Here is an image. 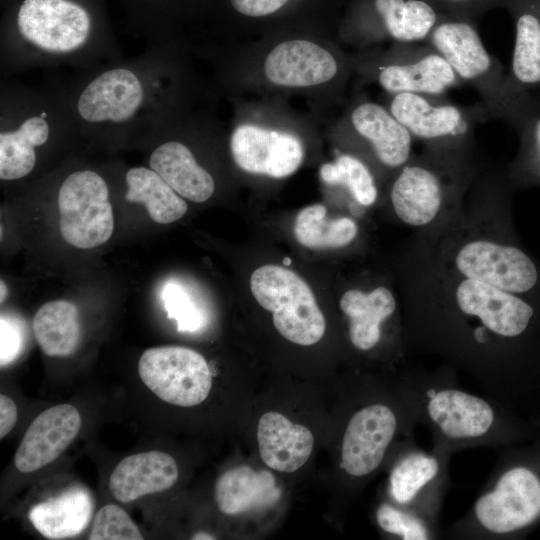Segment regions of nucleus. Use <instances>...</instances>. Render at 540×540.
Instances as JSON below:
<instances>
[{"mask_svg": "<svg viewBox=\"0 0 540 540\" xmlns=\"http://www.w3.org/2000/svg\"><path fill=\"white\" fill-rule=\"evenodd\" d=\"M267 79L282 87H310L329 82L339 72L335 57L307 40H289L275 46L264 63Z\"/></svg>", "mask_w": 540, "mask_h": 540, "instance_id": "obj_20", "label": "nucleus"}, {"mask_svg": "<svg viewBox=\"0 0 540 540\" xmlns=\"http://www.w3.org/2000/svg\"><path fill=\"white\" fill-rule=\"evenodd\" d=\"M293 231L304 247L326 250L351 245L358 237L359 226L348 216L328 218L324 205L313 204L298 212Z\"/></svg>", "mask_w": 540, "mask_h": 540, "instance_id": "obj_29", "label": "nucleus"}, {"mask_svg": "<svg viewBox=\"0 0 540 540\" xmlns=\"http://www.w3.org/2000/svg\"><path fill=\"white\" fill-rule=\"evenodd\" d=\"M483 163L477 148L424 147L393 176L392 212L414 232L432 228L461 206Z\"/></svg>", "mask_w": 540, "mask_h": 540, "instance_id": "obj_5", "label": "nucleus"}, {"mask_svg": "<svg viewBox=\"0 0 540 540\" xmlns=\"http://www.w3.org/2000/svg\"><path fill=\"white\" fill-rule=\"evenodd\" d=\"M0 341V364L4 367L18 357L22 347V333L20 327L3 314L0 319Z\"/></svg>", "mask_w": 540, "mask_h": 540, "instance_id": "obj_36", "label": "nucleus"}, {"mask_svg": "<svg viewBox=\"0 0 540 540\" xmlns=\"http://www.w3.org/2000/svg\"><path fill=\"white\" fill-rule=\"evenodd\" d=\"M82 425L78 409L59 404L41 412L27 428L14 456L22 473L41 469L57 459L78 435Z\"/></svg>", "mask_w": 540, "mask_h": 540, "instance_id": "obj_17", "label": "nucleus"}, {"mask_svg": "<svg viewBox=\"0 0 540 540\" xmlns=\"http://www.w3.org/2000/svg\"><path fill=\"white\" fill-rule=\"evenodd\" d=\"M145 386L158 398L179 407L202 403L212 387L206 359L183 346H160L145 350L138 362Z\"/></svg>", "mask_w": 540, "mask_h": 540, "instance_id": "obj_13", "label": "nucleus"}, {"mask_svg": "<svg viewBox=\"0 0 540 540\" xmlns=\"http://www.w3.org/2000/svg\"><path fill=\"white\" fill-rule=\"evenodd\" d=\"M148 163L181 197L192 202L203 203L215 191L212 175L198 163L188 145L180 140L156 142Z\"/></svg>", "mask_w": 540, "mask_h": 540, "instance_id": "obj_22", "label": "nucleus"}, {"mask_svg": "<svg viewBox=\"0 0 540 540\" xmlns=\"http://www.w3.org/2000/svg\"><path fill=\"white\" fill-rule=\"evenodd\" d=\"M90 540H142L138 526L128 513L115 504L104 505L93 519Z\"/></svg>", "mask_w": 540, "mask_h": 540, "instance_id": "obj_34", "label": "nucleus"}, {"mask_svg": "<svg viewBox=\"0 0 540 540\" xmlns=\"http://www.w3.org/2000/svg\"><path fill=\"white\" fill-rule=\"evenodd\" d=\"M12 27L0 43L2 75L57 66L81 72L122 58L118 44L73 0H23Z\"/></svg>", "mask_w": 540, "mask_h": 540, "instance_id": "obj_3", "label": "nucleus"}, {"mask_svg": "<svg viewBox=\"0 0 540 540\" xmlns=\"http://www.w3.org/2000/svg\"><path fill=\"white\" fill-rule=\"evenodd\" d=\"M515 29L508 76L520 91L540 88V0H508Z\"/></svg>", "mask_w": 540, "mask_h": 540, "instance_id": "obj_24", "label": "nucleus"}, {"mask_svg": "<svg viewBox=\"0 0 540 540\" xmlns=\"http://www.w3.org/2000/svg\"><path fill=\"white\" fill-rule=\"evenodd\" d=\"M168 44H152L134 58L81 71L64 84L80 135L148 137L174 118Z\"/></svg>", "mask_w": 540, "mask_h": 540, "instance_id": "obj_2", "label": "nucleus"}, {"mask_svg": "<svg viewBox=\"0 0 540 540\" xmlns=\"http://www.w3.org/2000/svg\"><path fill=\"white\" fill-rule=\"evenodd\" d=\"M178 474L171 455L151 450L122 459L110 474L108 487L117 501L129 503L168 490L176 483Z\"/></svg>", "mask_w": 540, "mask_h": 540, "instance_id": "obj_21", "label": "nucleus"}, {"mask_svg": "<svg viewBox=\"0 0 540 540\" xmlns=\"http://www.w3.org/2000/svg\"><path fill=\"white\" fill-rule=\"evenodd\" d=\"M0 100L1 180L15 181L31 174L38 150L57 136L80 135L63 83L40 87L2 84Z\"/></svg>", "mask_w": 540, "mask_h": 540, "instance_id": "obj_6", "label": "nucleus"}, {"mask_svg": "<svg viewBox=\"0 0 540 540\" xmlns=\"http://www.w3.org/2000/svg\"><path fill=\"white\" fill-rule=\"evenodd\" d=\"M388 109L413 139L429 148H476L474 128L489 120L481 102L462 106L415 93L393 94Z\"/></svg>", "mask_w": 540, "mask_h": 540, "instance_id": "obj_10", "label": "nucleus"}, {"mask_svg": "<svg viewBox=\"0 0 540 540\" xmlns=\"http://www.w3.org/2000/svg\"><path fill=\"white\" fill-rule=\"evenodd\" d=\"M456 372L442 363L431 371L413 368L403 375L417 394L420 424L431 435V450L452 455L512 441L518 428L503 402L461 388Z\"/></svg>", "mask_w": 540, "mask_h": 540, "instance_id": "obj_4", "label": "nucleus"}, {"mask_svg": "<svg viewBox=\"0 0 540 540\" xmlns=\"http://www.w3.org/2000/svg\"><path fill=\"white\" fill-rule=\"evenodd\" d=\"M320 177L329 185L345 187L361 207H371L378 200L379 190L373 172L354 155L343 154L334 162L322 165Z\"/></svg>", "mask_w": 540, "mask_h": 540, "instance_id": "obj_30", "label": "nucleus"}, {"mask_svg": "<svg viewBox=\"0 0 540 540\" xmlns=\"http://www.w3.org/2000/svg\"><path fill=\"white\" fill-rule=\"evenodd\" d=\"M109 198L107 182L99 173L82 169L68 174L57 195L59 229L64 240L80 249L107 242L114 230Z\"/></svg>", "mask_w": 540, "mask_h": 540, "instance_id": "obj_11", "label": "nucleus"}, {"mask_svg": "<svg viewBox=\"0 0 540 540\" xmlns=\"http://www.w3.org/2000/svg\"><path fill=\"white\" fill-rule=\"evenodd\" d=\"M425 43L444 56L463 84L477 91L489 119L518 132L540 113L538 102L513 85L501 63L485 48L476 22L445 13Z\"/></svg>", "mask_w": 540, "mask_h": 540, "instance_id": "obj_7", "label": "nucleus"}, {"mask_svg": "<svg viewBox=\"0 0 540 540\" xmlns=\"http://www.w3.org/2000/svg\"><path fill=\"white\" fill-rule=\"evenodd\" d=\"M363 39L387 37L395 43L425 42L445 13L425 0H369Z\"/></svg>", "mask_w": 540, "mask_h": 540, "instance_id": "obj_19", "label": "nucleus"}, {"mask_svg": "<svg viewBox=\"0 0 540 540\" xmlns=\"http://www.w3.org/2000/svg\"><path fill=\"white\" fill-rule=\"evenodd\" d=\"M408 348L439 357L484 394L510 400L522 380L537 297L457 249L412 237L399 267Z\"/></svg>", "mask_w": 540, "mask_h": 540, "instance_id": "obj_1", "label": "nucleus"}, {"mask_svg": "<svg viewBox=\"0 0 540 540\" xmlns=\"http://www.w3.org/2000/svg\"><path fill=\"white\" fill-rule=\"evenodd\" d=\"M451 455L421 449L414 437L397 450L388 477L392 503L411 510L438 525V517L449 488Z\"/></svg>", "mask_w": 540, "mask_h": 540, "instance_id": "obj_12", "label": "nucleus"}, {"mask_svg": "<svg viewBox=\"0 0 540 540\" xmlns=\"http://www.w3.org/2000/svg\"><path fill=\"white\" fill-rule=\"evenodd\" d=\"M289 0H230L233 8L246 16L261 17L272 14Z\"/></svg>", "mask_w": 540, "mask_h": 540, "instance_id": "obj_37", "label": "nucleus"}, {"mask_svg": "<svg viewBox=\"0 0 540 540\" xmlns=\"http://www.w3.org/2000/svg\"><path fill=\"white\" fill-rule=\"evenodd\" d=\"M397 392L388 401H372L349 418L342 437L340 468L362 479L385 461L400 435L412 436L420 424L419 401L404 376Z\"/></svg>", "mask_w": 540, "mask_h": 540, "instance_id": "obj_8", "label": "nucleus"}, {"mask_svg": "<svg viewBox=\"0 0 540 540\" xmlns=\"http://www.w3.org/2000/svg\"><path fill=\"white\" fill-rule=\"evenodd\" d=\"M443 13L476 22L491 9L505 7L508 0H425Z\"/></svg>", "mask_w": 540, "mask_h": 540, "instance_id": "obj_35", "label": "nucleus"}, {"mask_svg": "<svg viewBox=\"0 0 540 540\" xmlns=\"http://www.w3.org/2000/svg\"><path fill=\"white\" fill-rule=\"evenodd\" d=\"M348 122L378 165L393 176L413 156V137L389 109L371 101L360 102L351 110Z\"/></svg>", "mask_w": 540, "mask_h": 540, "instance_id": "obj_18", "label": "nucleus"}, {"mask_svg": "<svg viewBox=\"0 0 540 540\" xmlns=\"http://www.w3.org/2000/svg\"><path fill=\"white\" fill-rule=\"evenodd\" d=\"M18 419L15 402L5 394L0 395V438L3 439L14 427Z\"/></svg>", "mask_w": 540, "mask_h": 540, "instance_id": "obj_38", "label": "nucleus"}, {"mask_svg": "<svg viewBox=\"0 0 540 540\" xmlns=\"http://www.w3.org/2000/svg\"><path fill=\"white\" fill-rule=\"evenodd\" d=\"M375 520L383 532L401 540H431L439 536L438 525L391 501L378 505Z\"/></svg>", "mask_w": 540, "mask_h": 540, "instance_id": "obj_32", "label": "nucleus"}, {"mask_svg": "<svg viewBox=\"0 0 540 540\" xmlns=\"http://www.w3.org/2000/svg\"><path fill=\"white\" fill-rule=\"evenodd\" d=\"M377 60L371 67L372 76L391 95L445 98L450 89L464 85L444 56L425 42L395 43Z\"/></svg>", "mask_w": 540, "mask_h": 540, "instance_id": "obj_14", "label": "nucleus"}, {"mask_svg": "<svg viewBox=\"0 0 540 540\" xmlns=\"http://www.w3.org/2000/svg\"><path fill=\"white\" fill-rule=\"evenodd\" d=\"M162 300L169 319L177 323L180 332H196L205 326L206 318L191 295L179 283L170 281L162 291Z\"/></svg>", "mask_w": 540, "mask_h": 540, "instance_id": "obj_33", "label": "nucleus"}, {"mask_svg": "<svg viewBox=\"0 0 540 540\" xmlns=\"http://www.w3.org/2000/svg\"><path fill=\"white\" fill-rule=\"evenodd\" d=\"M259 453L264 463L279 472H294L309 459L314 437L305 426L277 412L263 414L258 423Z\"/></svg>", "mask_w": 540, "mask_h": 540, "instance_id": "obj_23", "label": "nucleus"}, {"mask_svg": "<svg viewBox=\"0 0 540 540\" xmlns=\"http://www.w3.org/2000/svg\"><path fill=\"white\" fill-rule=\"evenodd\" d=\"M339 307L347 319L349 342L358 352L370 353L381 347L387 328L404 331L399 302L389 285L349 288L342 294Z\"/></svg>", "mask_w": 540, "mask_h": 540, "instance_id": "obj_15", "label": "nucleus"}, {"mask_svg": "<svg viewBox=\"0 0 540 540\" xmlns=\"http://www.w3.org/2000/svg\"><path fill=\"white\" fill-rule=\"evenodd\" d=\"M93 507L89 491L73 486L35 504L29 511V520L45 538L65 539L85 530L91 520Z\"/></svg>", "mask_w": 540, "mask_h": 540, "instance_id": "obj_26", "label": "nucleus"}, {"mask_svg": "<svg viewBox=\"0 0 540 540\" xmlns=\"http://www.w3.org/2000/svg\"><path fill=\"white\" fill-rule=\"evenodd\" d=\"M230 151L243 171L272 178L293 174L304 155L302 143L295 135L250 124L235 128Z\"/></svg>", "mask_w": 540, "mask_h": 540, "instance_id": "obj_16", "label": "nucleus"}, {"mask_svg": "<svg viewBox=\"0 0 540 540\" xmlns=\"http://www.w3.org/2000/svg\"><path fill=\"white\" fill-rule=\"evenodd\" d=\"M5 285L3 284V281L1 280V302L3 301V298L5 297Z\"/></svg>", "mask_w": 540, "mask_h": 540, "instance_id": "obj_40", "label": "nucleus"}, {"mask_svg": "<svg viewBox=\"0 0 540 540\" xmlns=\"http://www.w3.org/2000/svg\"><path fill=\"white\" fill-rule=\"evenodd\" d=\"M281 490L267 470L242 465L224 472L215 485V500L226 515H236L276 503Z\"/></svg>", "mask_w": 540, "mask_h": 540, "instance_id": "obj_25", "label": "nucleus"}, {"mask_svg": "<svg viewBox=\"0 0 540 540\" xmlns=\"http://www.w3.org/2000/svg\"><path fill=\"white\" fill-rule=\"evenodd\" d=\"M251 292L264 309L273 313L276 330L303 346L317 343L326 323L315 296L298 274L279 265H263L250 278Z\"/></svg>", "mask_w": 540, "mask_h": 540, "instance_id": "obj_9", "label": "nucleus"}, {"mask_svg": "<svg viewBox=\"0 0 540 540\" xmlns=\"http://www.w3.org/2000/svg\"><path fill=\"white\" fill-rule=\"evenodd\" d=\"M125 199L143 204L151 219L169 224L182 218L188 206L157 172L150 167H132L125 172Z\"/></svg>", "mask_w": 540, "mask_h": 540, "instance_id": "obj_27", "label": "nucleus"}, {"mask_svg": "<svg viewBox=\"0 0 540 540\" xmlns=\"http://www.w3.org/2000/svg\"><path fill=\"white\" fill-rule=\"evenodd\" d=\"M33 331L42 352L48 356L74 353L81 338L77 307L66 300L43 304L33 319Z\"/></svg>", "mask_w": 540, "mask_h": 540, "instance_id": "obj_28", "label": "nucleus"}, {"mask_svg": "<svg viewBox=\"0 0 540 540\" xmlns=\"http://www.w3.org/2000/svg\"><path fill=\"white\" fill-rule=\"evenodd\" d=\"M192 539L194 540H212L216 539L213 535L207 534V533H197L195 534Z\"/></svg>", "mask_w": 540, "mask_h": 540, "instance_id": "obj_39", "label": "nucleus"}, {"mask_svg": "<svg viewBox=\"0 0 540 540\" xmlns=\"http://www.w3.org/2000/svg\"><path fill=\"white\" fill-rule=\"evenodd\" d=\"M520 146L514 160L504 169L513 187L540 185V113L517 132Z\"/></svg>", "mask_w": 540, "mask_h": 540, "instance_id": "obj_31", "label": "nucleus"}]
</instances>
